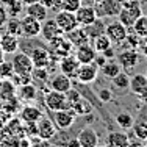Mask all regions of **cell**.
Returning <instances> with one entry per match:
<instances>
[{
    "mask_svg": "<svg viewBox=\"0 0 147 147\" xmlns=\"http://www.w3.org/2000/svg\"><path fill=\"white\" fill-rule=\"evenodd\" d=\"M13 67H14V74H19V75H31L34 69V64L31 61L30 55L25 53V52H16L14 57H13Z\"/></svg>",
    "mask_w": 147,
    "mask_h": 147,
    "instance_id": "cell-1",
    "label": "cell"
},
{
    "mask_svg": "<svg viewBox=\"0 0 147 147\" xmlns=\"http://www.w3.org/2000/svg\"><path fill=\"white\" fill-rule=\"evenodd\" d=\"M97 13V17L103 19V17H116L122 8L121 0H100L99 3L94 5Z\"/></svg>",
    "mask_w": 147,
    "mask_h": 147,
    "instance_id": "cell-2",
    "label": "cell"
},
{
    "mask_svg": "<svg viewBox=\"0 0 147 147\" xmlns=\"http://www.w3.org/2000/svg\"><path fill=\"white\" fill-rule=\"evenodd\" d=\"M44 103L50 111H58V110H66L69 108L67 99H66V92H59V91H47L44 94Z\"/></svg>",
    "mask_w": 147,
    "mask_h": 147,
    "instance_id": "cell-3",
    "label": "cell"
},
{
    "mask_svg": "<svg viewBox=\"0 0 147 147\" xmlns=\"http://www.w3.org/2000/svg\"><path fill=\"white\" fill-rule=\"evenodd\" d=\"M116 58H117V63L121 64L122 71L130 72L138 66L139 59H141V55L136 52V49H125L121 53H117Z\"/></svg>",
    "mask_w": 147,
    "mask_h": 147,
    "instance_id": "cell-4",
    "label": "cell"
},
{
    "mask_svg": "<svg viewBox=\"0 0 147 147\" xmlns=\"http://www.w3.org/2000/svg\"><path fill=\"white\" fill-rule=\"evenodd\" d=\"M53 113V119L52 121L55 122L57 128L59 130H67L74 125L77 119V114L74 113L72 108H66V110H58V111H52Z\"/></svg>",
    "mask_w": 147,
    "mask_h": 147,
    "instance_id": "cell-5",
    "label": "cell"
},
{
    "mask_svg": "<svg viewBox=\"0 0 147 147\" xmlns=\"http://www.w3.org/2000/svg\"><path fill=\"white\" fill-rule=\"evenodd\" d=\"M127 33L128 28L125 25H122L119 20H114V22H110L105 25V34L110 38L113 44H121L127 38Z\"/></svg>",
    "mask_w": 147,
    "mask_h": 147,
    "instance_id": "cell-6",
    "label": "cell"
},
{
    "mask_svg": "<svg viewBox=\"0 0 147 147\" xmlns=\"http://www.w3.org/2000/svg\"><path fill=\"white\" fill-rule=\"evenodd\" d=\"M55 20H57L58 27L61 28V31H63L64 34L69 33V31H72L74 28H77V27H78V22H77L75 13L64 11V9H59V11H57Z\"/></svg>",
    "mask_w": 147,
    "mask_h": 147,
    "instance_id": "cell-7",
    "label": "cell"
},
{
    "mask_svg": "<svg viewBox=\"0 0 147 147\" xmlns=\"http://www.w3.org/2000/svg\"><path fill=\"white\" fill-rule=\"evenodd\" d=\"M97 75H99V67L94 63H88V64H80L75 80L82 85H89V83L96 82Z\"/></svg>",
    "mask_w": 147,
    "mask_h": 147,
    "instance_id": "cell-8",
    "label": "cell"
},
{
    "mask_svg": "<svg viewBox=\"0 0 147 147\" xmlns=\"http://www.w3.org/2000/svg\"><path fill=\"white\" fill-rule=\"evenodd\" d=\"M20 25H22V36L27 38V39H31V38H36L41 34L42 22L36 20L34 17H31L28 14H25L24 19H20Z\"/></svg>",
    "mask_w": 147,
    "mask_h": 147,
    "instance_id": "cell-9",
    "label": "cell"
},
{
    "mask_svg": "<svg viewBox=\"0 0 147 147\" xmlns=\"http://www.w3.org/2000/svg\"><path fill=\"white\" fill-rule=\"evenodd\" d=\"M36 127H38V138L39 139H47L50 141L52 138L57 136V125L52 119H49L47 116H41V119L36 122Z\"/></svg>",
    "mask_w": 147,
    "mask_h": 147,
    "instance_id": "cell-10",
    "label": "cell"
},
{
    "mask_svg": "<svg viewBox=\"0 0 147 147\" xmlns=\"http://www.w3.org/2000/svg\"><path fill=\"white\" fill-rule=\"evenodd\" d=\"M78 67H80V63L75 58V55H72V53L67 55V57L59 58V61H58V69L61 71V74L67 75L69 78H75Z\"/></svg>",
    "mask_w": 147,
    "mask_h": 147,
    "instance_id": "cell-11",
    "label": "cell"
},
{
    "mask_svg": "<svg viewBox=\"0 0 147 147\" xmlns=\"http://www.w3.org/2000/svg\"><path fill=\"white\" fill-rule=\"evenodd\" d=\"M27 53L30 55L31 61H33L34 67H49L50 66V52H49V49L45 47H33L30 52H27Z\"/></svg>",
    "mask_w": 147,
    "mask_h": 147,
    "instance_id": "cell-12",
    "label": "cell"
},
{
    "mask_svg": "<svg viewBox=\"0 0 147 147\" xmlns=\"http://www.w3.org/2000/svg\"><path fill=\"white\" fill-rule=\"evenodd\" d=\"M75 17H77V22H78L80 27H86L89 24H92L97 19V13H96L94 5H85L83 3L75 11Z\"/></svg>",
    "mask_w": 147,
    "mask_h": 147,
    "instance_id": "cell-13",
    "label": "cell"
},
{
    "mask_svg": "<svg viewBox=\"0 0 147 147\" xmlns=\"http://www.w3.org/2000/svg\"><path fill=\"white\" fill-rule=\"evenodd\" d=\"M97 52L96 49L92 47V44H83L75 47V58L78 59L80 64H88V63H94V58H96Z\"/></svg>",
    "mask_w": 147,
    "mask_h": 147,
    "instance_id": "cell-14",
    "label": "cell"
},
{
    "mask_svg": "<svg viewBox=\"0 0 147 147\" xmlns=\"http://www.w3.org/2000/svg\"><path fill=\"white\" fill-rule=\"evenodd\" d=\"M61 34H64V33H63L61 28L58 27V24H57L55 19H45L44 20L42 27H41V34L39 36H42V39L45 41V42L50 41V39H53V38H57V36H61Z\"/></svg>",
    "mask_w": 147,
    "mask_h": 147,
    "instance_id": "cell-15",
    "label": "cell"
},
{
    "mask_svg": "<svg viewBox=\"0 0 147 147\" xmlns=\"http://www.w3.org/2000/svg\"><path fill=\"white\" fill-rule=\"evenodd\" d=\"M0 47L5 52V55H11L19 50L20 41H19V38L11 33H5V34L2 33V36H0Z\"/></svg>",
    "mask_w": 147,
    "mask_h": 147,
    "instance_id": "cell-16",
    "label": "cell"
},
{
    "mask_svg": "<svg viewBox=\"0 0 147 147\" xmlns=\"http://www.w3.org/2000/svg\"><path fill=\"white\" fill-rule=\"evenodd\" d=\"M77 138H78L82 147H94L99 144V135H97V131L92 127L82 128L78 131V135H77Z\"/></svg>",
    "mask_w": 147,
    "mask_h": 147,
    "instance_id": "cell-17",
    "label": "cell"
},
{
    "mask_svg": "<svg viewBox=\"0 0 147 147\" xmlns=\"http://www.w3.org/2000/svg\"><path fill=\"white\" fill-rule=\"evenodd\" d=\"M130 142V138L124 130L121 131H110L105 139V146L107 147H127Z\"/></svg>",
    "mask_w": 147,
    "mask_h": 147,
    "instance_id": "cell-18",
    "label": "cell"
},
{
    "mask_svg": "<svg viewBox=\"0 0 147 147\" xmlns=\"http://www.w3.org/2000/svg\"><path fill=\"white\" fill-rule=\"evenodd\" d=\"M49 83H50V89L59 91V92H67L72 88V78H69L67 75H64L61 72L52 77V80Z\"/></svg>",
    "mask_w": 147,
    "mask_h": 147,
    "instance_id": "cell-19",
    "label": "cell"
},
{
    "mask_svg": "<svg viewBox=\"0 0 147 147\" xmlns=\"http://www.w3.org/2000/svg\"><path fill=\"white\" fill-rule=\"evenodd\" d=\"M66 36H67V39L71 41V44L74 47H78V45H83V44H88L91 42L88 33L85 31L83 27H77V28H74L72 31H69V33H66Z\"/></svg>",
    "mask_w": 147,
    "mask_h": 147,
    "instance_id": "cell-20",
    "label": "cell"
},
{
    "mask_svg": "<svg viewBox=\"0 0 147 147\" xmlns=\"http://www.w3.org/2000/svg\"><path fill=\"white\" fill-rule=\"evenodd\" d=\"M42 111L34 105H27L20 110V121L22 122H38L42 116Z\"/></svg>",
    "mask_w": 147,
    "mask_h": 147,
    "instance_id": "cell-21",
    "label": "cell"
},
{
    "mask_svg": "<svg viewBox=\"0 0 147 147\" xmlns=\"http://www.w3.org/2000/svg\"><path fill=\"white\" fill-rule=\"evenodd\" d=\"M17 96H19V99L24 100V102H33L38 97V88L33 85V82L20 85L19 91H17Z\"/></svg>",
    "mask_w": 147,
    "mask_h": 147,
    "instance_id": "cell-22",
    "label": "cell"
},
{
    "mask_svg": "<svg viewBox=\"0 0 147 147\" xmlns=\"http://www.w3.org/2000/svg\"><path fill=\"white\" fill-rule=\"evenodd\" d=\"M25 11H27L28 16L34 17V19L39 20V22H44V20L49 17V9L45 8L41 2H36V3H33V5H28Z\"/></svg>",
    "mask_w": 147,
    "mask_h": 147,
    "instance_id": "cell-23",
    "label": "cell"
},
{
    "mask_svg": "<svg viewBox=\"0 0 147 147\" xmlns=\"http://www.w3.org/2000/svg\"><path fill=\"white\" fill-rule=\"evenodd\" d=\"M130 91L133 94H139L141 91H144L147 88V78L144 74H135L133 77H130Z\"/></svg>",
    "mask_w": 147,
    "mask_h": 147,
    "instance_id": "cell-24",
    "label": "cell"
},
{
    "mask_svg": "<svg viewBox=\"0 0 147 147\" xmlns=\"http://www.w3.org/2000/svg\"><path fill=\"white\" fill-rule=\"evenodd\" d=\"M83 28H85V31H86V33H88L89 39L92 41L94 38H97L99 34L105 33V24H103V19H100V17H97V19L94 20L92 24H89V25L83 27Z\"/></svg>",
    "mask_w": 147,
    "mask_h": 147,
    "instance_id": "cell-25",
    "label": "cell"
},
{
    "mask_svg": "<svg viewBox=\"0 0 147 147\" xmlns=\"http://www.w3.org/2000/svg\"><path fill=\"white\" fill-rule=\"evenodd\" d=\"M99 71L103 74V77H107V78H113L114 75H117V74L122 71V67H121V64L117 63V59H108Z\"/></svg>",
    "mask_w": 147,
    "mask_h": 147,
    "instance_id": "cell-26",
    "label": "cell"
},
{
    "mask_svg": "<svg viewBox=\"0 0 147 147\" xmlns=\"http://www.w3.org/2000/svg\"><path fill=\"white\" fill-rule=\"evenodd\" d=\"M72 110L77 116H86V114H89L91 111H92V105H91L89 100H86L85 97L82 96V99H80L78 102H75L72 105Z\"/></svg>",
    "mask_w": 147,
    "mask_h": 147,
    "instance_id": "cell-27",
    "label": "cell"
},
{
    "mask_svg": "<svg viewBox=\"0 0 147 147\" xmlns=\"http://www.w3.org/2000/svg\"><path fill=\"white\" fill-rule=\"evenodd\" d=\"M111 45H113V42H111V39H110V38H108L105 33L99 34L97 38H94V39H92V47L96 49L97 53H102L103 50L110 49Z\"/></svg>",
    "mask_w": 147,
    "mask_h": 147,
    "instance_id": "cell-28",
    "label": "cell"
},
{
    "mask_svg": "<svg viewBox=\"0 0 147 147\" xmlns=\"http://www.w3.org/2000/svg\"><path fill=\"white\" fill-rule=\"evenodd\" d=\"M16 86L11 83V80H3L2 82V88H0V100L6 102V100L13 99L16 96Z\"/></svg>",
    "mask_w": 147,
    "mask_h": 147,
    "instance_id": "cell-29",
    "label": "cell"
},
{
    "mask_svg": "<svg viewBox=\"0 0 147 147\" xmlns=\"http://www.w3.org/2000/svg\"><path fill=\"white\" fill-rule=\"evenodd\" d=\"M114 121H116V124L122 128V130H128V128H131L135 119H133V116L130 113H127V111H121V113L116 114Z\"/></svg>",
    "mask_w": 147,
    "mask_h": 147,
    "instance_id": "cell-30",
    "label": "cell"
},
{
    "mask_svg": "<svg viewBox=\"0 0 147 147\" xmlns=\"http://www.w3.org/2000/svg\"><path fill=\"white\" fill-rule=\"evenodd\" d=\"M2 5L6 8L9 16L17 17L20 14V11H22L24 3H22V0H2Z\"/></svg>",
    "mask_w": 147,
    "mask_h": 147,
    "instance_id": "cell-31",
    "label": "cell"
},
{
    "mask_svg": "<svg viewBox=\"0 0 147 147\" xmlns=\"http://www.w3.org/2000/svg\"><path fill=\"white\" fill-rule=\"evenodd\" d=\"M131 30L138 34L139 38H147V16L146 14H141L138 19L135 20Z\"/></svg>",
    "mask_w": 147,
    "mask_h": 147,
    "instance_id": "cell-32",
    "label": "cell"
},
{
    "mask_svg": "<svg viewBox=\"0 0 147 147\" xmlns=\"http://www.w3.org/2000/svg\"><path fill=\"white\" fill-rule=\"evenodd\" d=\"M6 33H11L14 34V36H22V25H20V19H17V17L11 16L8 20H6Z\"/></svg>",
    "mask_w": 147,
    "mask_h": 147,
    "instance_id": "cell-33",
    "label": "cell"
},
{
    "mask_svg": "<svg viewBox=\"0 0 147 147\" xmlns=\"http://www.w3.org/2000/svg\"><path fill=\"white\" fill-rule=\"evenodd\" d=\"M111 80H113V85L117 89H128V86H130V77H128V72L125 71H121Z\"/></svg>",
    "mask_w": 147,
    "mask_h": 147,
    "instance_id": "cell-34",
    "label": "cell"
},
{
    "mask_svg": "<svg viewBox=\"0 0 147 147\" xmlns=\"http://www.w3.org/2000/svg\"><path fill=\"white\" fill-rule=\"evenodd\" d=\"M131 130H133V136L141 141H144L147 138V121H138V122H133L131 125Z\"/></svg>",
    "mask_w": 147,
    "mask_h": 147,
    "instance_id": "cell-35",
    "label": "cell"
},
{
    "mask_svg": "<svg viewBox=\"0 0 147 147\" xmlns=\"http://www.w3.org/2000/svg\"><path fill=\"white\" fill-rule=\"evenodd\" d=\"M117 19H119V22L122 24V25H125L128 30L133 27V24H135V20H136V17L131 14L128 9H125V8H121V11H119V14H117Z\"/></svg>",
    "mask_w": 147,
    "mask_h": 147,
    "instance_id": "cell-36",
    "label": "cell"
},
{
    "mask_svg": "<svg viewBox=\"0 0 147 147\" xmlns=\"http://www.w3.org/2000/svg\"><path fill=\"white\" fill-rule=\"evenodd\" d=\"M14 75V67L11 61H2L0 63V80H9Z\"/></svg>",
    "mask_w": 147,
    "mask_h": 147,
    "instance_id": "cell-37",
    "label": "cell"
},
{
    "mask_svg": "<svg viewBox=\"0 0 147 147\" xmlns=\"http://www.w3.org/2000/svg\"><path fill=\"white\" fill-rule=\"evenodd\" d=\"M82 5H83L82 0H61V3H59V9H64V11L75 13Z\"/></svg>",
    "mask_w": 147,
    "mask_h": 147,
    "instance_id": "cell-38",
    "label": "cell"
},
{
    "mask_svg": "<svg viewBox=\"0 0 147 147\" xmlns=\"http://www.w3.org/2000/svg\"><path fill=\"white\" fill-rule=\"evenodd\" d=\"M47 77H49L47 67H34L33 72H31V78L36 80V82H41V83L47 82Z\"/></svg>",
    "mask_w": 147,
    "mask_h": 147,
    "instance_id": "cell-39",
    "label": "cell"
},
{
    "mask_svg": "<svg viewBox=\"0 0 147 147\" xmlns=\"http://www.w3.org/2000/svg\"><path fill=\"white\" fill-rule=\"evenodd\" d=\"M11 146L13 147H31V141L27 138L25 135L24 136H17V138H11Z\"/></svg>",
    "mask_w": 147,
    "mask_h": 147,
    "instance_id": "cell-40",
    "label": "cell"
},
{
    "mask_svg": "<svg viewBox=\"0 0 147 147\" xmlns=\"http://www.w3.org/2000/svg\"><path fill=\"white\" fill-rule=\"evenodd\" d=\"M66 99H67V105H69V108H72V105L75 103V102H78L80 99H82V94L78 92V91H75V89H69L67 92H66Z\"/></svg>",
    "mask_w": 147,
    "mask_h": 147,
    "instance_id": "cell-41",
    "label": "cell"
},
{
    "mask_svg": "<svg viewBox=\"0 0 147 147\" xmlns=\"http://www.w3.org/2000/svg\"><path fill=\"white\" fill-rule=\"evenodd\" d=\"M97 97H99L100 102L107 103V102H111V99H113V92H111L108 88H103L99 91V94H97Z\"/></svg>",
    "mask_w": 147,
    "mask_h": 147,
    "instance_id": "cell-42",
    "label": "cell"
},
{
    "mask_svg": "<svg viewBox=\"0 0 147 147\" xmlns=\"http://www.w3.org/2000/svg\"><path fill=\"white\" fill-rule=\"evenodd\" d=\"M41 3L50 11H59V3L61 0H39Z\"/></svg>",
    "mask_w": 147,
    "mask_h": 147,
    "instance_id": "cell-43",
    "label": "cell"
},
{
    "mask_svg": "<svg viewBox=\"0 0 147 147\" xmlns=\"http://www.w3.org/2000/svg\"><path fill=\"white\" fill-rule=\"evenodd\" d=\"M9 19V14H8V11H6V8L0 3V28H2L3 25L6 24V20Z\"/></svg>",
    "mask_w": 147,
    "mask_h": 147,
    "instance_id": "cell-44",
    "label": "cell"
},
{
    "mask_svg": "<svg viewBox=\"0 0 147 147\" xmlns=\"http://www.w3.org/2000/svg\"><path fill=\"white\" fill-rule=\"evenodd\" d=\"M107 61H108V59L105 58L102 53H97V55H96V58H94V64H96V66H97V67H99V69L102 67V66H103V64H105V63H107Z\"/></svg>",
    "mask_w": 147,
    "mask_h": 147,
    "instance_id": "cell-45",
    "label": "cell"
},
{
    "mask_svg": "<svg viewBox=\"0 0 147 147\" xmlns=\"http://www.w3.org/2000/svg\"><path fill=\"white\" fill-rule=\"evenodd\" d=\"M102 55H103V57L107 58V59H113V58H116V50H114L113 45H111L110 49H107V50L102 52Z\"/></svg>",
    "mask_w": 147,
    "mask_h": 147,
    "instance_id": "cell-46",
    "label": "cell"
},
{
    "mask_svg": "<svg viewBox=\"0 0 147 147\" xmlns=\"http://www.w3.org/2000/svg\"><path fill=\"white\" fill-rule=\"evenodd\" d=\"M31 147H53V146H52L50 141H47V139H38V142L31 144Z\"/></svg>",
    "mask_w": 147,
    "mask_h": 147,
    "instance_id": "cell-47",
    "label": "cell"
},
{
    "mask_svg": "<svg viewBox=\"0 0 147 147\" xmlns=\"http://www.w3.org/2000/svg\"><path fill=\"white\" fill-rule=\"evenodd\" d=\"M66 147H82V144H80V141H78V138H69L67 139V142H66Z\"/></svg>",
    "mask_w": 147,
    "mask_h": 147,
    "instance_id": "cell-48",
    "label": "cell"
},
{
    "mask_svg": "<svg viewBox=\"0 0 147 147\" xmlns=\"http://www.w3.org/2000/svg\"><path fill=\"white\" fill-rule=\"evenodd\" d=\"M127 147H144V142H142L141 139L135 138V139H130V142H128Z\"/></svg>",
    "mask_w": 147,
    "mask_h": 147,
    "instance_id": "cell-49",
    "label": "cell"
},
{
    "mask_svg": "<svg viewBox=\"0 0 147 147\" xmlns=\"http://www.w3.org/2000/svg\"><path fill=\"white\" fill-rule=\"evenodd\" d=\"M136 96H138V99L141 100V102L144 103V105L147 103V88H146L144 91H141V92H139V94H136Z\"/></svg>",
    "mask_w": 147,
    "mask_h": 147,
    "instance_id": "cell-50",
    "label": "cell"
},
{
    "mask_svg": "<svg viewBox=\"0 0 147 147\" xmlns=\"http://www.w3.org/2000/svg\"><path fill=\"white\" fill-rule=\"evenodd\" d=\"M5 138H6V136H5V127H3L2 124H0V142H2Z\"/></svg>",
    "mask_w": 147,
    "mask_h": 147,
    "instance_id": "cell-51",
    "label": "cell"
},
{
    "mask_svg": "<svg viewBox=\"0 0 147 147\" xmlns=\"http://www.w3.org/2000/svg\"><path fill=\"white\" fill-rule=\"evenodd\" d=\"M36 2H39V0H22V3L25 6H28V5H33V3H36Z\"/></svg>",
    "mask_w": 147,
    "mask_h": 147,
    "instance_id": "cell-52",
    "label": "cell"
},
{
    "mask_svg": "<svg viewBox=\"0 0 147 147\" xmlns=\"http://www.w3.org/2000/svg\"><path fill=\"white\" fill-rule=\"evenodd\" d=\"M5 61V52L2 50V47H0V63Z\"/></svg>",
    "mask_w": 147,
    "mask_h": 147,
    "instance_id": "cell-53",
    "label": "cell"
},
{
    "mask_svg": "<svg viewBox=\"0 0 147 147\" xmlns=\"http://www.w3.org/2000/svg\"><path fill=\"white\" fill-rule=\"evenodd\" d=\"M142 142H144V147H147V138L144 139V141H142Z\"/></svg>",
    "mask_w": 147,
    "mask_h": 147,
    "instance_id": "cell-54",
    "label": "cell"
},
{
    "mask_svg": "<svg viewBox=\"0 0 147 147\" xmlns=\"http://www.w3.org/2000/svg\"><path fill=\"white\" fill-rule=\"evenodd\" d=\"M144 75H146V78H147V69H146V72H144Z\"/></svg>",
    "mask_w": 147,
    "mask_h": 147,
    "instance_id": "cell-55",
    "label": "cell"
},
{
    "mask_svg": "<svg viewBox=\"0 0 147 147\" xmlns=\"http://www.w3.org/2000/svg\"><path fill=\"white\" fill-rule=\"evenodd\" d=\"M2 82H3V80H0V88H2Z\"/></svg>",
    "mask_w": 147,
    "mask_h": 147,
    "instance_id": "cell-56",
    "label": "cell"
},
{
    "mask_svg": "<svg viewBox=\"0 0 147 147\" xmlns=\"http://www.w3.org/2000/svg\"><path fill=\"white\" fill-rule=\"evenodd\" d=\"M94 147H103V146H99V144H97V146H94Z\"/></svg>",
    "mask_w": 147,
    "mask_h": 147,
    "instance_id": "cell-57",
    "label": "cell"
},
{
    "mask_svg": "<svg viewBox=\"0 0 147 147\" xmlns=\"http://www.w3.org/2000/svg\"><path fill=\"white\" fill-rule=\"evenodd\" d=\"M0 36H2V31H0Z\"/></svg>",
    "mask_w": 147,
    "mask_h": 147,
    "instance_id": "cell-58",
    "label": "cell"
}]
</instances>
